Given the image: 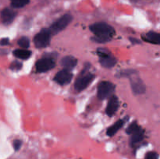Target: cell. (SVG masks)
Here are the masks:
<instances>
[{"label": "cell", "instance_id": "cell-1", "mask_svg": "<svg viewBox=\"0 0 160 159\" xmlns=\"http://www.w3.org/2000/svg\"><path fill=\"white\" fill-rule=\"evenodd\" d=\"M90 31L95 35L93 40L98 43L109 41L115 34V30L112 26L104 22L95 23L90 26Z\"/></svg>", "mask_w": 160, "mask_h": 159}, {"label": "cell", "instance_id": "cell-2", "mask_svg": "<svg viewBox=\"0 0 160 159\" xmlns=\"http://www.w3.org/2000/svg\"><path fill=\"white\" fill-rule=\"evenodd\" d=\"M72 20H73V17L70 14L67 13L62 16L60 18H59L56 21H55L50 26L49 31L51 32L52 35L58 34L60 31H62V30L65 29L70 24Z\"/></svg>", "mask_w": 160, "mask_h": 159}, {"label": "cell", "instance_id": "cell-3", "mask_svg": "<svg viewBox=\"0 0 160 159\" xmlns=\"http://www.w3.org/2000/svg\"><path fill=\"white\" fill-rule=\"evenodd\" d=\"M97 53H98V55L99 56L100 64L104 68H112L117 63L116 58L112 55V54L108 50L105 49V48H98Z\"/></svg>", "mask_w": 160, "mask_h": 159}, {"label": "cell", "instance_id": "cell-4", "mask_svg": "<svg viewBox=\"0 0 160 159\" xmlns=\"http://www.w3.org/2000/svg\"><path fill=\"white\" fill-rule=\"evenodd\" d=\"M51 32L49 29H42L39 33H38L34 37V45L38 48H42L47 47L50 44L51 41Z\"/></svg>", "mask_w": 160, "mask_h": 159}, {"label": "cell", "instance_id": "cell-5", "mask_svg": "<svg viewBox=\"0 0 160 159\" xmlns=\"http://www.w3.org/2000/svg\"><path fill=\"white\" fill-rule=\"evenodd\" d=\"M114 90H115V85L109 81H102L98 85L97 95L100 100H104L112 96Z\"/></svg>", "mask_w": 160, "mask_h": 159}, {"label": "cell", "instance_id": "cell-6", "mask_svg": "<svg viewBox=\"0 0 160 159\" xmlns=\"http://www.w3.org/2000/svg\"><path fill=\"white\" fill-rule=\"evenodd\" d=\"M94 79H95V75H93L92 73H81V76L78 77L75 82V90L78 91H81V90H84L88 87L89 84L93 81Z\"/></svg>", "mask_w": 160, "mask_h": 159}, {"label": "cell", "instance_id": "cell-7", "mask_svg": "<svg viewBox=\"0 0 160 159\" xmlns=\"http://www.w3.org/2000/svg\"><path fill=\"white\" fill-rule=\"evenodd\" d=\"M56 65V62L51 58H43L39 59L36 63V70L38 73H45L53 69Z\"/></svg>", "mask_w": 160, "mask_h": 159}, {"label": "cell", "instance_id": "cell-8", "mask_svg": "<svg viewBox=\"0 0 160 159\" xmlns=\"http://www.w3.org/2000/svg\"><path fill=\"white\" fill-rule=\"evenodd\" d=\"M72 78H73V75L70 73V71L67 70H62L56 73L54 77V80L60 85H65V84H69L71 81Z\"/></svg>", "mask_w": 160, "mask_h": 159}, {"label": "cell", "instance_id": "cell-9", "mask_svg": "<svg viewBox=\"0 0 160 159\" xmlns=\"http://www.w3.org/2000/svg\"><path fill=\"white\" fill-rule=\"evenodd\" d=\"M119 108V99L116 95H112L109 98L108 102L107 107H106V114L109 116H112L117 112Z\"/></svg>", "mask_w": 160, "mask_h": 159}, {"label": "cell", "instance_id": "cell-10", "mask_svg": "<svg viewBox=\"0 0 160 159\" xmlns=\"http://www.w3.org/2000/svg\"><path fill=\"white\" fill-rule=\"evenodd\" d=\"M131 85L132 90L136 94H142L145 92V85L140 78H134L131 80Z\"/></svg>", "mask_w": 160, "mask_h": 159}, {"label": "cell", "instance_id": "cell-11", "mask_svg": "<svg viewBox=\"0 0 160 159\" xmlns=\"http://www.w3.org/2000/svg\"><path fill=\"white\" fill-rule=\"evenodd\" d=\"M16 15H17V12H14L12 9H9V8H6V9H4L2 11V23L4 24H10L13 21L14 19H15Z\"/></svg>", "mask_w": 160, "mask_h": 159}, {"label": "cell", "instance_id": "cell-12", "mask_svg": "<svg viewBox=\"0 0 160 159\" xmlns=\"http://www.w3.org/2000/svg\"><path fill=\"white\" fill-rule=\"evenodd\" d=\"M78 64V59L72 55L65 56L61 60V65L65 68V70H73Z\"/></svg>", "mask_w": 160, "mask_h": 159}, {"label": "cell", "instance_id": "cell-13", "mask_svg": "<svg viewBox=\"0 0 160 159\" xmlns=\"http://www.w3.org/2000/svg\"><path fill=\"white\" fill-rule=\"evenodd\" d=\"M142 39L148 43L155 44V45H160V34L159 33L149 31L142 36Z\"/></svg>", "mask_w": 160, "mask_h": 159}, {"label": "cell", "instance_id": "cell-14", "mask_svg": "<svg viewBox=\"0 0 160 159\" xmlns=\"http://www.w3.org/2000/svg\"><path fill=\"white\" fill-rule=\"evenodd\" d=\"M123 124H124V121H123V120H118V121L116 122L112 126H109V127L108 128L107 131H106V134H107L109 137H112V136H114L117 132H118L119 129H120V128H122Z\"/></svg>", "mask_w": 160, "mask_h": 159}, {"label": "cell", "instance_id": "cell-15", "mask_svg": "<svg viewBox=\"0 0 160 159\" xmlns=\"http://www.w3.org/2000/svg\"><path fill=\"white\" fill-rule=\"evenodd\" d=\"M144 137H145V132H144V130L142 128H140V129H138L135 132L131 134V144L133 146V145L136 144V143H140L141 141L143 140Z\"/></svg>", "mask_w": 160, "mask_h": 159}, {"label": "cell", "instance_id": "cell-16", "mask_svg": "<svg viewBox=\"0 0 160 159\" xmlns=\"http://www.w3.org/2000/svg\"><path fill=\"white\" fill-rule=\"evenodd\" d=\"M15 57L20 59H28L31 57V51L28 49H17L13 51Z\"/></svg>", "mask_w": 160, "mask_h": 159}, {"label": "cell", "instance_id": "cell-17", "mask_svg": "<svg viewBox=\"0 0 160 159\" xmlns=\"http://www.w3.org/2000/svg\"><path fill=\"white\" fill-rule=\"evenodd\" d=\"M29 2L30 0H11V6L13 8H22Z\"/></svg>", "mask_w": 160, "mask_h": 159}, {"label": "cell", "instance_id": "cell-18", "mask_svg": "<svg viewBox=\"0 0 160 159\" xmlns=\"http://www.w3.org/2000/svg\"><path fill=\"white\" fill-rule=\"evenodd\" d=\"M140 128L141 127L138 126V123H136V122H134V123H131V124L130 125L128 128H127L126 132H127V133L129 134V135H131V134H133L134 132H135L136 131H137L138 129H140Z\"/></svg>", "mask_w": 160, "mask_h": 159}, {"label": "cell", "instance_id": "cell-19", "mask_svg": "<svg viewBox=\"0 0 160 159\" xmlns=\"http://www.w3.org/2000/svg\"><path fill=\"white\" fill-rule=\"evenodd\" d=\"M18 45L23 48H28L30 45V41L27 37H22L19 39Z\"/></svg>", "mask_w": 160, "mask_h": 159}, {"label": "cell", "instance_id": "cell-20", "mask_svg": "<svg viewBox=\"0 0 160 159\" xmlns=\"http://www.w3.org/2000/svg\"><path fill=\"white\" fill-rule=\"evenodd\" d=\"M145 159H159V154L155 151H150L147 153Z\"/></svg>", "mask_w": 160, "mask_h": 159}, {"label": "cell", "instance_id": "cell-21", "mask_svg": "<svg viewBox=\"0 0 160 159\" xmlns=\"http://www.w3.org/2000/svg\"><path fill=\"white\" fill-rule=\"evenodd\" d=\"M22 68V63L18 62V61H15L12 62L10 65V69L12 70H20Z\"/></svg>", "mask_w": 160, "mask_h": 159}, {"label": "cell", "instance_id": "cell-22", "mask_svg": "<svg viewBox=\"0 0 160 159\" xmlns=\"http://www.w3.org/2000/svg\"><path fill=\"white\" fill-rule=\"evenodd\" d=\"M12 145H13V148L14 150H15L16 151H19L20 150V148L22 146V141L20 140H16L13 141V143H12Z\"/></svg>", "mask_w": 160, "mask_h": 159}, {"label": "cell", "instance_id": "cell-23", "mask_svg": "<svg viewBox=\"0 0 160 159\" xmlns=\"http://www.w3.org/2000/svg\"><path fill=\"white\" fill-rule=\"evenodd\" d=\"M9 38H2L0 40V45H2V46L9 45Z\"/></svg>", "mask_w": 160, "mask_h": 159}, {"label": "cell", "instance_id": "cell-24", "mask_svg": "<svg viewBox=\"0 0 160 159\" xmlns=\"http://www.w3.org/2000/svg\"><path fill=\"white\" fill-rule=\"evenodd\" d=\"M130 41H131L132 42L133 44H140V41H139L138 40H137V39L132 38V37H130Z\"/></svg>", "mask_w": 160, "mask_h": 159}]
</instances>
